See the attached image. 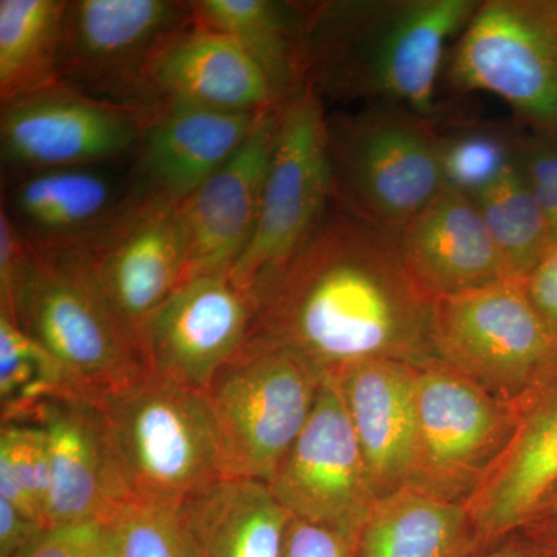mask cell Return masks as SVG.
Returning a JSON list of instances; mask_svg holds the SVG:
<instances>
[{"label": "cell", "mask_w": 557, "mask_h": 557, "mask_svg": "<svg viewBox=\"0 0 557 557\" xmlns=\"http://www.w3.org/2000/svg\"><path fill=\"white\" fill-rule=\"evenodd\" d=\"M434 300L406 265L397 233L336 208L260 299L249 336L322 376L361 359L423 366L437 359Z\"/></svg>", "instance_id": "1"}, {"label": "cell", "mask_w": 557, "mask_h": 557, "mask_svg": "<svg viewBox=\"0 0 557 557\" xmlns=\"http://www.w3.org/2000/svg\"><path fill=\"white\" fill-rule=\"evenodd\" d=\"M306 3L309 84L322 100L399 106L435 120L449 42L480 0Z\"/></svg>", "instance_id": "2"}, {"label": "cell", "mask_w": 557, "mask_h": 557, "mask_svg": "<svg viewBox=\"0 0 557 557\" xmlns=\"http://www.w3.org/2000/svg\"><path fill=\"white\" fill-rule=\"evenodd\" d=\"M97 405L131 504L180 508L222 478L205 391L146 372Z\"/></svg>", "instance_id": "3"}, {"label": "cell", "mask_w": 557, "mask_h": 557, "mask_svg": "<svg viewBox=\"0 0 557 557\" xmlns=\"http://www.w3.org/2000/svg\"><path fill=\"white\" fill-rule=\"evenodd\" d=\"M332 203L398 233L445 188L435 120L392 104L327 116Z\"/></svg>", "instance_id": "4"}, {"label": "cell", "mask_w": 557, "mask_h": 557, "mask_svg": "<svg viewBox=\"0 0 557 557\" xmlns=\"http://www.w3.org/2000/svg\"><path fill=\"white\" fill-rule=\"evenodd\" d=\"M322 380L287 348L249 336L205 391L222 478L269 482L309 421Z\"/></svg>", "instance_id": "5"}, {"label": "cell", "mask_w": 557, "mask_h": 557, "mask_svg": "<svg viewBox=\"0 0 557 557\" xmlns=\"http://www.w3.org/2000/svg\"><path fill=\"white\" fill-rule=\"evenodd\" d=\"M329 113L313 87L282 104L255 236L230 271L258 310L271 284L313 236L332 201Z\"/></svg>", "instance_id": "6"}, {"label": "cell", "mask_w": 557, "mask_h": 557, "mask_svg": "<svg viewBox=\"0 0 557 557\" xmlns=\"http://www.w3.org/2000/svg\"><path fill=\"white\" fill-rule=\"evenodd\" d=\"M32 252L13 313L5 317L58 359L78 398L100 403L145 375L138 347L83 271L60 256Z\"/></svg>", "instance_id": "7"}, {"label": "cell", "mask_w": 557, "mask_h": 557, "mask_svg": "<svg viewBox=\"0 0 557 557\" xmlns=\"http://www.w3.org/2000/svg\"><path fill=\"white\" fill-rule=\"evenodd\" d=\"M446 78L500 98L523 129L557 135V0H480Z\"/></svg>", "instance_id": "8"}, {"label": "cell", "mask_w": 557, "mask_h": 557, "mask_svg": "<svg viewBox=\"0 0 557 557\" xmlns=\"http://www.w3.org/2000/svg\"><path fill=\"white\" fill-rule=\"evenodd\" d=\"M519 401L490 394L445 362L418 366L408 487L467 504L518 424Z\"/></svg>", "instance_id": "9"}, {"label": "cell", "mask_w": 557, "mask_h": 557, "mask_svg": "<svg viewBox=\"0 0 557 557\" xmlns=\"http://www.w3.org/2000/svg\"><path fill=\"white\" fill-rule=\"evenodd\" d=\"M432 344L438 361L507 401L557 370V341L515 278L435 299Z\"/></svg>", "instance_id": "10"}, {"label": "cell", "mask_w": 557, "mask_h": 557, "mask_svg": "<svg viewBox=\"0 0 557 557\" xmlns=\"http://www.w3.org/2000/svg\"><path fill=\"white\" fill-rule=\"evenodd\" d=\"M49 256L83 271L141 354L149 319L186 278L188 247L180 203L137 189L100 236L75 251Z\"/></svg>", "instance_id": "11"}, {"label": "cell", "mask_w": 557, "mask_h": 557, "mask_svg": "<svg viewBox=\"0 0 557 557\" xmlns=\"http://www.w3.org/2000/svg\"><path fill=\"white\" fill-rule=\"evenodd\" d=\"M193 21L189 2L75 0L62 33L61 83L97 100L153 109L146 72L157 47Z\"/></svg>", "instance_id": "12"}, {"label": "cell", "mask_w": 557, "mask_h": 557, "mask_svg": "<svg viewBox=\"0 0 557 557\" xmlns=\"http://www.w3.org/2000/svg\"><path fill=\"white\" fill-rule=\"evenodd\" d=\"M145 113L97 100L64 83L2 104V163L13 175L109 166L134 159Z\"/></svg>", "instance_id": "13"}, {"label": "cell", "mask_w": 557, "mask_h": 557, "mask_svg": "<svg viewBox=\"0 0 557 557\" xmlns=\"http://www.w3.org/2000/svg\"><path fill=\"white\" fill-rule=\"evenodd\" d=\"M267 485L293 518L361 534L379 496L346 408L327 376L309 421Z\"/></svg>", "instance_id": "14"}, {"label": "cell", "mask_w": 557, "mask_h": 557, "mask_svg": "<svg viewBox=\"0 0 557 557\" xmlns=\"http://www.w3.org/2000/svg\"><path fill=\"white\" fill-rule=\"evenodd\" d=\"M256 309L230 274L183 282L153 313L141 338L152 375L207 391L219 369L249 338Z\"/></svg>", "instance_id": "15"}, {"label": "cell", "mask_w": 557, "mask_h": 557, "mask_svg": "<svg viewBox=\"0 0 557 557\" xmlns=\"http://www.w3.org/2000/svg\"><path fill=\"white\" fill-rule=\"evenodd\" d=\"M281 108L260 113L239 150L180 203L188 247L186 281L230 274L258 226Z\"/></svg>", "instance_id": "16"}, {"label": "cell", "mask_w": 557, "mask_h": 557, "mask_svg": "<svg viewBox=\"0 0 557 557\" xmlns=\"http://www.w3.org/2000/svg\"><path fill=\"white\" fill-rule=\"evenodd\" d=\"M30 423L39 424L49 442L51 480L46 530L119 518L131 505V497L100 406L79 398L53 399Z\"/></svg>", "instance_id": "17"}, {"label": "cell", "mask_w": 557, "mask_h": 557, "mask_svg": "<svg viewBox=\"0 0 557 557\" xmlns=\"http://www.w3.org/2000/svg\"><path fill=\"white\" fill-rule=\"evenodd\" d=\"M556 487L557 370L519 399L507 449L465 504L480 553L530 522Z\"/></svg>", "instance_id": "18"}, {"label": "cell", "mask_w": 557, "mask_h": 557, "mask_svg": "<svg viewBox=\"0 0 557 557\" xmlns=\"http://www.w3.org/2000/svg\"><path fill=\"white\" fill-rule=\"evenodd\" d=\"M109 166L58 168L14 175L2 208L40 255L75 251L100 236L137 193Z\"/></svg>", "instance_id": "19"}, {"label": "cell", "mask_w": 557, "mask_h": 557, "mask_svg": "<svg viewBox=\"0 0 557 557\" xmlns=\"http://www.w3.org/2000/svg\"><path fill=\"white\" fill-rule=\"evenodd\" d=\"M260 113L161 102L145 113L135 185L143 194L182 203L239 150Z\"/></svg>", "instance_id": "20"}, {"label": "cell", "mask_w": 557, "mask_h": 557, "mask_svg": "<svg viewBox=\"0 0 557 557\" xmlns=\"http://www.w3.org/2000/svg\"><path fill=\"white\" fill-rule=\"evenodd\" d=\"M146 87L153 108L161 102H188L260 113L284 104L269 76L236 39L194 21L157 47Z\"/></svg>", "instance_id": "21"}, {"label": "cell", "mask_w": 557, "mask_h": 557, "mask_svg": "<svg viewBox=\"0 0 557 557\" xmlns=\"http://www.w3.org/2000/svg\"><path fill=\"white\" fill-rule=\"evenodd\" d=\"M418 366L361 359L329 372L357 434L379 498L408 486Z\"/></svg>", "instance_id": "22"}, {"label": "cell", "mask_w": 557, "mask_h": 557, "mask_svg": "<svg viewBox=\"0 0 557 557\" xmlns=\"http://www.w3.org/2000/svg\"><path fill=\"white\" fill-rule=\"evenodd\" d=\"M397 240L410 273L434 299L508 278L478 205L457 190L443 188Z\"/></svg>", "instance_id": "23"}, {"label": "cell", "mask_w": 557, "mask_h": 557, "mask_svg": "<svg viewBox=\"0 0 557 557\" xmlns=\"http://www.w3.org/2000/svg\"><path fill=\"white\" fill-rule=\"evenodd\" d=\"M201 557H282L293 516L260 480L220 478L180 507Z\"/></svg>", "instance_id": "24"}, {"label": "cell", "mask_w": 557, "mask_h": 557, "mask_svg": "<svg viewBox=\"0 0 557 557\" xmlns=\"http://www.w3.org/2000/svg\"><path fill=\"white\" fill-rule=\"evenodd\" d=\"M193 21L237 40L269 76L282 102L309 86L307 3L194 0Z\"/></svg>", "instance_id": "25"}, {"label": "cell", "mask_w": 557, "mask_h": 557, "mask_svg": "<svg viewBox=\"0 0 557 557\" xmlns=\"http://www.w3.org/2000/svg\"><path fill=\"white\" fill-rule=\"evenodd\" d=\"M478 531L465 504L403 487L376 500L359 534V557H474Z\"/></svg>", "instance_id": "26"}, {"label": "cell", "mask_w": 557, "mask_h": 557, "mask_svg": "<svg viewBox=\"0 0 557 557\" xmlns=\"http://www.w3.org/2000/svg\"><path fill=\"white\" fill-rule=\"evenodd\" d=\"M65 9L62 0H0L2 104L61 83Z\"/></svg>", "instance_id": "27"}, {"label": "cell", "mask_w": 557, "mask_h": 557, "mask_svg": "<svg viewBox=\"0 0 557 557\" xmlns=\"http://www.w3.org/2000/svg\"><path fill=\"white\" fill-rule=\"evenodd\" d=\"M472 200L478 205L507 277L525 281L553 245L544 214L518 164Z\"/></svg>", "instance_id": "28"}, {"label": "cell", "mask_w": 557, "mask_h": 557, "mask_svg": "<svg viewBox=\"0 0 557 557\" xmlns=\"http://www.w3.org/2000/svg\"><path fill=\"white\" fill-rule=\"evenodd\" d=\"M60 398H78L64 368L21 325L0 314L2 423H30L44 405Z\"/></svg>", "instance_id": "29"}, {"label": "cell", "mask_w": 557, "mask_h": 557, "mask_svg": "<svg viewBox=\"0 0 557 557\" xmlns=\"http://www.w3.org/2000/svg\"><path fill=\"white\" fill-rule=\"evenodd\" d=\"M518 127L496 123H467L442 132L445 188L474 199L496 185L518 164Z\"/></svg>", "instance_id": "30"}, {"label": "cell", "mask_w": 557, "mask_h": 557, "mask_svg": "<svg viewBox=\"0 0 557 557\" xmlns=\"http://www.w3.org/2000/svg\"><path fill=\"white\" fill-rule=\"evenodd\" d=\"M50 480L49 442L44 429L36 423H2L0 497L46 528Z\"/></svg>", "instance_id": "31"}, {"label": "cell", "mask_w": 557, "mask_h": 557, "mask_svg": "<svg viewBox=\"0 0 557 557\" xmlns=\"http://www.w3.org/2000/svg\"><path fill=\"white\" fill-rule=\"evenodd\" d=\"M113 525L120 557H201L180 508L131 504Z\"/></svg>", "instance_id": "32"}, {"label": "cell", "mask_w": 557, "mask_h": 557, "mask_svg": "<svg viewBox=\"0 0 557 557\" xmlns=\"http://www.w3.org/2000/svg\"><path fill=\"white\" fill-rule=\"evenodd\" d=\"M518 168L536 199L557 247V135L519 127Z\"/></svg>", "instance_id": "33"}, {"label": "cell", "mask_w": 557, "mask_h": 557, "mask_svg": "<svg viewBox=\"0 0 557 557\" xmlns=\"http://www.w3.org/2000/svg\"><path fill=\"white\" fill-rule=\"evenodd\" d=\"M17 557H120L113 522L47 528Z\"/></svg>", "instance_id": "34"}, {"label": "cell", "mask_w": 557, "mask_h": 557, "mask_svg": "<svg viewBox=\"0 0 557 557\" xmlns=\"http://www.w3.org/2000/svg\"><path fill=\"white\" fill-rule=\"evenodd\" d=\"M282 557H359V534L293 518Z\"/></svg>", "instance_id": "35"}, {"label": "cell", "mask_w": 557, "mask_h": 557, "mask_svg": "<svg viewBox=\"0 0 557 557\" xmlns=\"http://www.w3.org/2000/svg\"><path fill=\"white\" fill-rule=\"evenodd\" d=\"M32 247L25 242L13 220L0 208V313L10 317L27 271Z\"/></svg>", "instance_id": "36"}, {"label": "cell", "mask_w": 557, "mask_h": 557, "mask_svg": "<svg viewBox=\"0 0 557 557\" xmlns=\"http://www.w3.org/2000/svg\"><path fill=\"white\" fill-rule=\"evenodd\" d=\"M533 306L557 341V247L523 281Z\"/></svg>", "instance_id": "37"}, {"label": "cell", "mask_w": 557, "mask_h": 557, "mask_svg": "<svg viewBox=\"0 0 557 557\" xmlns=\"http://www.w3.org/2000/svg\"><path fill=\"white\" fill-rule=\"evenodd\" d=\"M44 530L38 520L0 497V557L20 556Z\"/></svg>", "instance_id": "38"}, {"label": "cell", "mask_w": 557, "mask_h": 557, "mask_svg": "<svg viewBox=\"0 0 557 557\" xmlns=\"http://www.w3.org/2000/svg\"><path fill=\"white\" fill-rule=\"evenodd\" d=\"M518 531L530 542L534 557H557V519L537 516Z\"/></svg>", "instance_id": "39"}, {"label": "cell", "mask_w": 557, "mask_h": 557, "mask_svg": "<svg viewBox=\"0 0 557 557\" xmlns=\"http://www.w3.org/2000/svg\"><path fill=\"white\" fill-rule=\"evenodd\" d=\"M474 557H534V552L527 537L516 531Z\"/></svg>", "instance_id": "40"}, {"label": "cell", "mask_w": 557, "mask_h": 557, "mask_svg": "<svg viewBox=\"0 0 557 557\" xmlns=\"http://www.w3.org/2000/svg\"><path fill=\"white\" fill-rule=\"evenodd\" d=\"M537 516H545V518L557 519V487L555 491H553L552 496L545 500V504L542 505L541 509H539V512L536 516H534V518H537Z\"/></svg>", "instance_id": "41"}]
</instances>
